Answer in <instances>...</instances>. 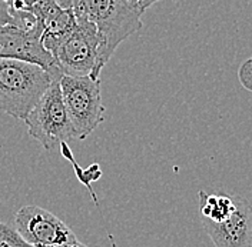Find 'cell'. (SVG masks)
Masks as SVG:
<instances>
[{"instance_id":"cell-1","label":"cell","mask_w":252,"mask_h":247,"mask_svg":"<svg viewBox=\"0 0 252 247\" xmlns=\"http://www.w3.org/2000/svg\"><path fill=\"white\" fill-rule=\"evenodd\" d=\"M59 75L62 73L58 67L47 72L34 63L0 59V110L25 122L53 78Z\"/></svg>"},{"instance_id":"cell-2","label":"cell","mask_w":252,"mask_h":247,"mask_svg":"<svg viewBox=\"0 0 252 247\" xmlns=\"http://www.w3.org/2000/svg\"><path fill=\"white\" fill-rule=\"evenodd\" d=\"M76 19L94 23L102 39L99 67L103 69L118 46L142 29V13L127 0H70Z\"/></svg>"},{"instance_id":"cell-3","label":"cell","mask_w":252,"mask_h":247,"mask_svg":"<svg viewBox=\"0 0 252 247\" xmlns=\"http://www.w3.org/2000/svg\"><path fill=\"white\" fill-rule=\"evenodd\" d=\"M61 78L62 75L53 78L45 94L25 119L29 135L46 150H56L72 140H78L63 103Z\"/></svg>"},{"instance_id":"cell-4","label":"cell","mask_w":252,"mask_h":247,"mask_svg":"<svg viewBox=\"0 0 252 247\" xmlns=\"http://www.w3.org/2000/svg\"><path fill=\"white\" fill-rule=\"evenodd\" d=\"M100 47L102 39L94 23L76 19L75 29L53 46L50 55L62 75L99 79Z\"/></svg>"},{"instance_id":"cell-5","label":"cell","mask_w":252,"mask_h":247,"mask_svg":"<svg viewBox=\"0 0 252 247\" xmlns=\"http://www.w3.org/2000/svg\"><path fill=\"white\" fill-rule=\"evenodd\" d=\"M63 103L78 140L86 139L105 120L100 80L91 76H67L59 80Z\"/></svg>"},{"instance_id":"cell-6","label":"cell","mask_w":252,"mask_h":247,"mask_svg":"<svg viewBox=\"0 0 252 247\" xmlns=\"http://www.w3.org/2000/svg\"><path fill=\"white\" fill-rule=\"evenodd\" d=\"M15 230L32 247H52L76 242L67 224L49 210L28 204L15 213Z\"/></svg>"},{"instance_id":"cell-7","label":"cell","mask_w":252,"mask_h":247,"mask_svg":"<svg viewBox=\"0 0 252 247\" xmlns=\"http://www.w3.org/2000/svg\"><path fill=\"white\" fill-rule=\"evenodd\" d=\"M202 226L215 247H252V204L235 196L229 216L220 223L202 221Z\"/></svg>"},{"instance_id":"cell-8","label":"cell","mask_w":252,"mask_h":247,"mask_svg":"<svg viewBox=\"0 0 252 247\" xmlns=\"http://www.w3.org/2000/svg\"><path fill=\"white\" fill-rule=\"evenodd\" d=\"M0 59H16L42 66L47 72L56 69L52 55L42 45V34L7 25L0 26Z\"/></svg>"},{"instance_id":"cell-9","label":"cell","mask_w":252,"mask_h":247,"mask_svg":"<svg viewBox=\"0 0 252 247\" xmlns=\"http://www.w3.org/2000/svg\"><path fill=\"white\" fill-rule=\"evenodd\" d=\"M199 197V216L202 221L220 223L231 215L235 206V196L231 194H208L201 190Z\"/></svg>"},{"instance_id":"cell-10","label":"cell","mask_w":252,"mask_h":247,"mask_svg":"<svg viewBox=\"0 0 252 247\" xmlns=\"http://www.w3.org/2000/svg\"><path fill=\"white\" fill-rule=\"evenodd\" d=\"M239 80L245 89L252 92V59L247 60L239 69Z\"/></svg>"},{"instance_id":"cell-11","label":"cell","mask_w":252,"mask_h":247,"mask_svg":"<svg viewBox=\"0 0 252 247\" xmlns=\"http://www.w3.org/2000/svg\"><path fill=\"white\" fill-rule=\"evenodd\" d=\"M7 25L15 26V19L10 13L9 4L4 0H0V26H7Z\"/></svg>"},{"instance_id":"cell-12","label":"cell","mask_w":252,"mask_h":247,"mask_svg":"<svg viewBox=\"0 0 252 247\" xmlns=\"http://www.w3.org/2000/svg\"><path fill=\"white\" fill-rule=\"evenodd\" d=\"M127 1H129L135 9H138L142 15H143L146 9H149L152 4H155V3L160 1V0H127Z\"/></svg>"},{"instance_id":"cell-13","label":"cell","mask_w":252,"mask_h":247,"mask_svg":"<svg viewBox=\"0 0 252 247\" xmlns=\"http://www.w3.org/2000/svg\"><path fill=\"white\" fill-rule=\"evenodd\" d=\"M4 1L9 4V3H12V1H15V0H4ZM22 1H25V3H26L29 7H31V6H33V4H34V1H36V0H22Z\"/></svg>"}]
</instances>
